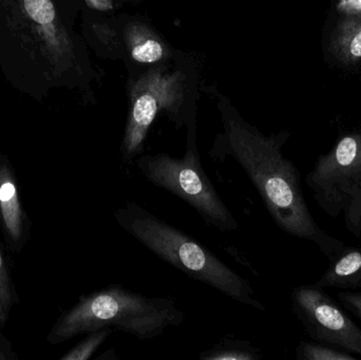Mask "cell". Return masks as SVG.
<instances>
[{"instance_id":"6da1fadb","label":"cell","mask_w":361,"mask_h":360,"mask_svg":"<svg viewBox=\"0 0 361 360\" xmlns=\"http://www.w3.org/2000/svg\"><path fill=\"white\" fill-rule=\"evenodd\" d=\"M286 133L265 137L238 118L226 120V131L210 150L216 160L231 156L245 171L276 225L290 236L317 245L332 261L345 249L343 241L322 230L303 196L300 173L282 154Z\"/></svg>"},{"instance_id":"7a4b0ae2","label":"cell","mask_w":361,"mask_h":360,"mask_svg":"<svg viewBox=\"0 0 361 360\" xmlns=\"http://www.w3.org/2000/svg\"><path fill=\"white\" fill-rule=\"evenodd\" d=\"M184 321L185 313L173 298L146 297L111 285L80 296L71 309L59 315L46 340L55 346L104 328L141 340H154Z\"/></svg>"},{"instance_id":"3957f363","label":"cell","mask_w":361,"mask_h":360,"mask_svg":"<svg viewBox=\"0 0 361 360\" xmlns=\"http://www.w3.org/2000/svg\"><path fill=\"white\" fill-rule=\"evenodd\" d=\"M114 217L120 228L163 261L235 302L265 311L260 300L255 297L250 281L186 232L130 201L118 207Z\"/></svg>"},{"instance_id":"277c9868","label":"cell","mask_w":361,"mask_h":360,"mask_svg":"<svg viewBox=\"0 0 361 360\" xmlns=\"http://www.w3.org/2000/svg\"><path fill=\"white\" fill-rule=\"evenodd\" d=\"M135 164L150 183L179 197L208 225L224 232L239 228L237 220L202 167L195 135H189L183 158L166 154H149L139 156Z\"/></svg>"},{"instance_id":"5b68a950","label":"cell","mask_w":361,"mask_h":360,"mask_svg":"<svg viewBox=\"0 0 361 360\" xmlns=\"http://www.w3.org/2000/svg\"><path fill=\"white\" fill-rule=\"evenodd\" d=\"M316 204L329 216L343 215L345 228L361 237V132L347 135L318 158L305 177Z\"/></svg>"},{"instance_id":"8992f818","label":"cell","mask_w":361,"mask_h":360,"mask_svg":"<svg viewBox=\"0 0 361 360\" xmlns=\"http://www.w3.org/2000/svg\"><path fill=\"white\" fill-rule=\"evenodd\" d=\"M292 308L307 335L315 340L361 356V329L338 304L315 285L295 287Z\"/></svg>"},{"instance_id":"52a82bcc","label":"cell","mask_w":361,"mask_h":360,"mask_svg":"<svg viewBox=\"0 0 361 360\" xmlns=\"http://www.w3.org/2000/svg\"><path fill=\"white\" fill-rule=\"evenodd\" d=\"M0 230L11 253H21L31 239V218L21 200L18 178L4 154H0Z\"/></svg>"},{"instance_id":"ba28073f","label":"cell","mask_w":361,"mask_h":360,"mask_svg":"<svg viewBox=\"0 0 361 360\" xmlns=\"http://www.w3.org/2000/svg\"><path fill=\"white\" fill-rule=\"evenodd\" d=\"M171 90L169 82L157 80L133 101L121 146L123 160L127 164H133L143 152L148 130L159 110L173 104V99H169Z\"/></svg>"},{"instance_id":"9c48e42d","label":"cell","mask_w":361,"mask_h":360,"mask_svg":"<svg viewBox=\"0 0 361 360\" xmlns=\"http://www.w3.org/2000/svg\"><path fill=\"white\" fill-rule=\"evenodd\" d=\"M17 4L44 54L56 65L63 63L71 46L53 0H17Z\"/></svg>"},{"instance_id":"30bf717a","label":"cell","mask_w":361,"mask_h":360,"mask_svg":"<svg viewBox=\"0 0 361 360\" xmlns=\"http://www.w3.org/2000/svg\"><path fill=\"white\" fill-rule=\"evenodd\" d=\"M328 270L315 283L320 289H360L361 249L345 247L337 257L332 260Z\"/></svg>"},{"instance_id":"8fae6325","label":"cell","mask_w":361,"mask_h":360,"mask_svg":"<svg viewBox=\"0 0 361 360\" xmlns=\"http://www.w3.org/2000/svg\"><path fill=\"white\" fill-rule=\"evenodd\" d=\"M201 360H260L259 349L244 340H224L200 354Z\"/></svg>"},{"instance_id":"7c38bea8","label":"cell","mask_w":361,"mask_h":360,"mask_svg":"<svg viewBox=\"0 0 361 360\" xmlns=\"http://www.w3.org/2000/svg\"><path fill=\"white\" fill-rule=\"evenodd\" d=\"M298 360H357L355 355L322 342H301L296 348Z\"/></svg>"},{"instance_id":"4fadbf2b","label":"cell","mask_w":361,"mask_h":360,"mask_svg":"<svg viewBox=\"0 0 361 360\" xmlns=\"http://www.w3.org/2000/svg\"><path fill=\"white\" fill-rule=\"evenodd\" d=\"M112 331L114 329L111 328H104V329L88 333V336H86L82 342H78L76 346L65 353L61 357V360L90 359L99 350V347L111 335Z\"/></svg>"},{"instance_id":"5bb4252c","label":"cell","mask_w":361,"mask_h":360,"mask_svg":"<svg viewBox=\"0 0 361 360\" xmlns=\"http://www.w3.org/2000/svg\"><path fill=\"white\" fill-rule=\"evenodd\" d=\"M0 300L4 308L12 312L13 308L20 302L16 287L12 278L10 264L0 247Z\"/></svg>"},{"instance_id":"9a60e30c","label":"cell","mask_w":361,"mask_h":360,"mask_svg":"<svg viewBox=\"0 0 361 360\" xmlns=\"http://www.w3.org/2000/svg\"><path fill=\"white\" fill-rule=\"evenodd\" d=\"M164 55V49L156 39H147L133 46L131 56L135 61L143 63H156Z\"/></svg>"},{"instance_id":"2e32d148","label":"cell","mask_w":361,"mask_h":360,"mask_svg":"<svg viewBox=\"0 0 361 360\" xmlns=\"http://www.w3.org/2000/svg\"><path fill=\"white\" fill-rule=\"evenodd\" d=\"M338 299L354 316L361 321V294L352 292H341L338 294Z\"/></svg>"},{"instance_id":"e0dca14e","label":"cell","mask_w":361,"mask_h":360,"mask_svg":"<svg viewBox=\"0 0 361 360\" xmlns=\"http://www.w3.org/2000/svg\"><path fill=\"white\" fill-rule=\"evenodd\" d=\"M18 354L14 350L12 342L0 333V360H18Z\"/></svg>"},{"instance_id":"ac0fdd59","label":"cell","mask_w":361,"mask_h":360,"mask_svg":"<svg viewBox=\"0 0 361 360\" xmlns=\"http://www.w3.org/2000/svg\"><path fill=\"white\" fill-rule=\"evenodd\" d=\"M350 52L354 57H361V30L352 39Z\"/></svg>"},{"instance_id":"d6986e66","label":"cell","mask_w":361,"mask_h":360,"mask_svg":"<svg viewBox=\"0 0 361 360\" xmlns=\"http://www.w3.org/2000/svg\"><path fill=\"white\" fill-rule=\"evenodd\" d=\"M87 2L97 10L105 11L112 8L110 0H87Z\"/></svg>"},{"instance_id":"ffe728a7","label":"cell","mask_w":361,"mask_h":360,"mask_svg":"<svg viewBox=\"0 0 361 360\" xmlns=\"http://www.w3.org/2000/svg\"><path fill=\"white\" fill-rule=\"evenodd\" d=\"M11 313L4 308L2 304L1 300H0V328H4L8 323V318H10Z\"/></svg>"},{"instance_id":"44dd1931","label":"cell","mask_w":361,"mask_h":360,"mask_svg":"<svg viewBox=\"0 0 361 360\" xmlns=\"http://www.w3.org/2000/svg\"><path fill=\"white\" fill-rule=\"evenodd\" d=\"M97 360H118V355H116V351L114 349H109V350L106 351L103 354L97 356Z\"/></svg>"},{"instance_id":"7402d4cb","label":"cell","mask_w":361,"mask_h":360,"mask_svg":"<svg viewBox=\"0 0 361 360\" xmlns=\"http://www.w3.org/2000/svg\"><path fill=\"white\" fill-rule=\"evenodd\" d=\"M348 8H361V0H345Z\"/></svg>"}]
</instances>
